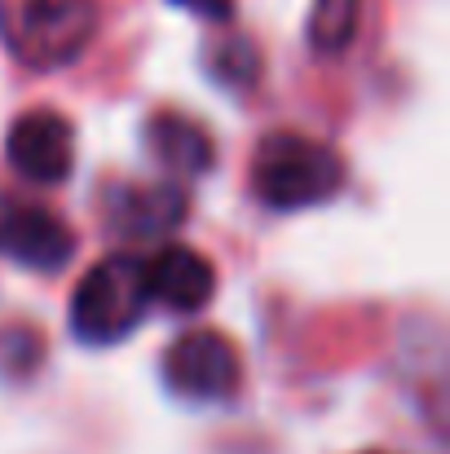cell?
Returning a JSON list of instances; mask_svg holds the SVG:
<instances>
[{"instance_id": "obj_1", "label": "cell", "mask_w": 450, "mask_h": 454, "mask_svg": "<svg viewBox=\"0 0 450 454\" xmlns=\"http://www.w3.org/2000/svg\"><path fill=\"white\" fill-rule=\"evenodd\" d=\"M344 185V159L318 137L304 133H270L252 154V190L274 212H300L327 203Z\"/></svg>"}, {"instance_id": "obj_2", "label": "cell", "mask_w": 450, "mask_h": 454, "mask_svg": "<svg viewBox=\"0 0 450 454\" xmlns=\"http://www.w3.org/2000/svg\"><path fill=\"white\" fill-rule=\"evenodd\" d=\"M98 31L93 0H0V40L31 71L71 67Z\"/></svg>"}, {"instance_id": "obj_3", "label": "cell", "mask_w": 450, "mask_h": 454, "mask_svg": "<svg viewBox=\"0 0 450 454\" xmlns=\"http://www.w3.org/2000/svg\"><path fill=\"white\" fill-rule=\"evenodd\" d=\"M150 309V287H146V265L115 252L107 261H98L75 296H71V331L80 344H120L124 335H133L142 326Z\"/></svg>"}, {"instance_id": "obj_4", "label": "cell", "mask_w": 450, "mask_h": 454, "mask_svg": "<svg viewBox=\"0 0 450 454\" xmlns=\"http://www.w3.org/2000/svg\"><path fill=\"white\" fill-rule=\"evenodd\" d=\"M163 384L186 402H225L239 388V353L221 331H186L163 353Z\"/></svg>"}, {"instance_id": "obj_5", "label": "cell", "mask_w": 450, "mask_h": 454, "mask_svg": "<svg viewBox=\"0 0 450 454\" xmlns=\"http://www.w3.org/2000/svg\"><path fill=\"white\" fill-rule=\"evenodd\" d=\"M4 154L18 176H27L36 185H58L75 168V129L67 115H58L49 106L27 111L13 120V129L4 137Z\"/></svg>"}, {"instance_id": "obj_6", "label": "cell", "mask_w": 450, "mask_h": 454, "mask_svg": "<svg viewBox=\"0 0 450 454\" xmlns=\"http://www.w3.org/2000/svg\"><path fill=\"white\" fill-rule=\"evenodd\" d=\"M0 252L27 270L53 274L75 256V234L58 212L27 199H9L0 207Z\"/></svg>"}, {"instance_id": "obj_7", "label": "cell", "mask_w": 450, "mask_h": 454, "mask_svg": "<svg viewBox=\"0 0 450 454\" xmlns=\"http://www.w3.org/2000/svg\"><path fill=\"white\" fill-rule=\"evenodd\" d=\"M146 287L150 301L168 304L172 313H194V309H203L212 301L217 274H212V261L199 256L194 247L168 243L146 261Z\"/></svg>"}, {"instance_id": "obj_8", "label": "cell", "mask_w": 450, "mask_h": 454, "mask_svg": "<svg viewBox=\"0 0 450 454\" xmlns=\"http://www.w3.org/2000/svg\"><path fill=\"white\" fill-rule=\"evenodd\" d=\"M186 221V194L181 185H120L115 199H111V225L129 239H159V234H172L177 225Z\"/></svg>"}, {"instance_id": "obj_9", "label": "cell", "mask_w": 450, "mask_h": 454, "mask_svg": "<svg viewBox=\"0 0 450 454\" xmlns=\"http://www.w3.org/2000/svg\"><path fill=\"white\" fill-rule=\"evenodd\" d=\"M146 146L168 176H203L217 163V146L208 129L181 111H159L146 124Z\"/></svg>"}, {"instance_id": "obj_10", "label": "cell", "mask_w": 450, "mask_h": 454, "mask_svg": "<svg viewBox=\"0 0 450 454\" xmlns=\"http://www.w3.org/2000/svg\"><path fill=\"white\" fill-rule=\"evenodd\" d=\"M362 18V0H313L309 9V44L318 53H340L353 44Z\"/></svg>"}, {"instance_id": "obj_11", "label": "cell", "mask_w": 450, "mask_h": 454, "mask_svg": "<svg viewBox=\"0 0 450 454\" xmlns=\"http://www.w3.org/2000/svg\"><path fill=\"white\" fill-rule=\"evenodd\" d=\"M212 75L221 84H230V89L252 84V75H257V49L243 35L239 40H225L221 49H212Z\"/></svg>"}, {"instance_id": "obj_12", "label": "cell", "mask_w": 450, "mask_h": 454, "mask_svg": "<svg viewBox=\"0 0 450 454\" xmlns=\"http://www.w3.org/2000/svg\"><path fill=\"white\" fill-rule=\"evenodd\" d=\"M172 4H181V9H190V13H203V18H212V22L230 18V9H234V0H172Z\"/></svg>"}]
</instances>
